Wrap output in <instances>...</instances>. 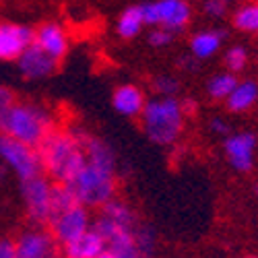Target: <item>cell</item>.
Segmentation results:
<instances>
[{
    "label": "cell",
    "mask_w": 258,
    "mask_h": 258,
    "mask_svg": "<svg viewBox=\"0 0 258 258\" xmlns=\"http://www.w3.org/2000/svg\"><path fill=\"white\" fill-rule=\"evenodd\" d=\"M41 161V171L60 184H69L79 169L87 163V155L79 137V131H64V128H52L35 147Z\"/></svg>",
    "instance_id": "obj_1"
},
{
    "label": "cell",
    "mask_w": 258,
    "mask_h": 258,
    "mask_svg": "<svg viewBox=\"0 0 258 258\" xmlns=\"http://www.w3.org/2000/svg\"><path fill=\"white\" fill-rule=\"evenodd\" d=\"M52 128H56L54 116L41 105L13 101L0 110V135L37 147Z\"/></svg>",
    "instance_id": "obj_2"
},
{
    "label": "cell",
    "mask_w": 258,
    "mask_h": 258,
    "mask_svg": "<svg viewBox=\"0 0 258 258\" xmlns=\"http://www.w3.org/2000/svg\"><path fill=\"white\" fill-rule=\"evenodd\" d=\"M139 118L147 139L161 147L176 145L186 126V112L182 101L176 97L159 95L155 99H147L145 110Z\"/></svg>",
    "instance_id": "obj_3"
},
{
    "label": "cell",
    "mask_w": 258,
    "mask_h": 258,
    "mask_svg": "<svg viewBox=\"0 0 258 258\" xmlns=\"http://www.w3.org/2000/svg\"><path fill=\"white\" fill-rule=\"evenodd\" d=\"M69 186L79 205L87 209H99L116 197L118 180L116 171H107L97 165L85 163L79 169V174L69 182Z\"/></svg>",
    "instance_id": "obj_4"
},
{
    "label": "cell",
    "mask_w": 258,
    "mask_h": 258,
    "mask_svg": "<svg viewBox=\"0 0 258 258\" xmlns=\"http://www.w3.org/2000/svg\"><path fill=\"white\" fill-rule=\"evenodd\" d=\"M145 25L165 27L171 33H182L192 21L190 0H149L141 5Z\"/></svg>",
    "instance_id": "obj_5"
},
{
    "label": "cell",
    "mask_w": 258,
    "mask_h": 258,
    "mask_svg": "<svg viewBox=\"0 0 258 258\" xmlns=\"http://www.w3.org/2000/svg\"><path fill=\"white\" fill-rule=\"evenodd\" d=\"M0 159L13 169V174L19 178V182L44 174L35 147L3 135H0Z\"/></svg>",
    "instance_id": "obj_6"
},
{
    "label": "cell",
    "mask_w": 258,
    "mask_h": 258,
    "mask_svg": "<svg viewBox=\"0 0 258 258\" xmlns=\"http://www.w3.org/2000/svg\"><path fill=\"white\" fill-rule=\"evenodd\" d=\"M50 197H52V180L46 174H39L21 182V199H23L25 213L35 225H48Z\"/></svg>",
    "instance_id": "obj_7"
},
{
    "label": "cell",
    "mask_w": 258,
    "mask_h": 258,
    "mask_svg": "<svg viewBox=\"0 0 258 258\" xmlns=\"http://www.w3.org/2000/svg\"><path fill=\"white\" fill-rule=\"evenodd\" d=\"M93 225L91 221V215H89V209L83 207V205H75L71 209H67L64 213L56 215L54 219L48 221V227H50V233L54 235V240L58 242V246H67L71 244L73 240H77L81 233H85L89 227Z\"/></svg>",
    "instance_id": "obj_8"
},
{
    "label": "cell",
    "mask_w": 258,
    "mask_h": 258,
    "mask_svg": "<svg viewBox=\"0 0 258 258\" xmlns=\"http://www.w3.org/2000/svg\"><path fill=\"white\" fill-rule=\"evenodd\" d=\"M256 147H258V139L254 133L242 131V133H233L225 137L223 143V153L229 161V165L240 171V174H248L252 171L254 163H256Z\"/></svg>",
    "instance_id": "obj_9"
},
{
    "label": "cell",
    "mask_w": 258,
    "mask_h": 258,
    "mask_svg": "<svg viewBox=\"0 0 258 258\" xmlns=\"http://www.w3.org/2000/svg\"><path fill=\"white\" fill-rule=\"evenodd\" d=\"M15 244V258H56L58 242L50 229L33 227L19 233Z\"/></svg>",
    "instance_id": "obj_10"
},
{
    "label": "cell",
    "mask_w": 258,
    "mask_h": 258,
    "mask_svg": "<svg viewBox=\"0 0 258 258\" xmlns=\"http://www.w3.org/2000/svg\"><path fill=\"white\" fill-rule=\"evenodd\" d=\"M31 41V27L13 21H0V62H15Z\"/></svg>",
    "instance_id": "obj_11"
},
{
    "label": "cell",
    "mask_w": 258,
    "mask_h": 258,
    "mask_svg": "<svg viewBox=\"0 0 258 258\" xmlns=\"http://www.w3.org/2000/svg\"><path fill=\"white\" fill-rule=\"evenodd\" d=\"M33 44L44 50L48 56H52L54 60L60 62L69 54L71 39H69L67 29H64L60 23L48 21V23H41L37 29H33Z\"/></svg>",
    "instance_id": "obj_12"
},
{
    "label": "cell",
    "mask_w": 258,
    "mask_h": 258,
    "mask_svg": "<svg viewBox=\"0 0 258 258\" xmlns=\"http://www.w3.org/2000/svg\"><path fill=\"white\" fill-rule=\"evenodd\" d=\"M19 64V71L25 79H31V81H39V79H46L50 75L56 73L58 69V60H54L52 56H48L41 48H37L33 41L23 50L17 60Z\"/></svg>",
    "instance_id": "obj_13"
},
{
    "label": "cell",
    "mask_w": 258,
    "mask_h": 258,
    "mask_svg": "<svg viewBox=\"0 0 258 258\" xmlns=\"http://www.w3.org/2000/svg\"><path fill=\"white\" fill-rule=\"evenodd\" d=\"M147 95L135 83H122L112 93V107L124 118H139L145 110Z\"/></svg>",
    "instance_id": "obj_14"
},
{
    "label": "cell",
    "mask_w": 258,
    "mask_h": 258,
    "mask_svg": "<svg viewBox=\"0 0 258 258\" xmlns=\"http://www.w3.org/2000/svg\"><path fill=\"white\" fill-rule=\"evenodd\" d=\"M83 149H85V155H87V163L97 165L101 169L107 171H116V155H114V149L107 145L103 139L89 135L85 131H79Z\"/></svg>",
    "instance_id": "obj_15"
},
{
    "label": "cell",
    "mask_w": 258,
    "mask_h": 258,
    "mask_svg": "<svg viewBox=\"0 0 258 258\" xmlns=\"http://www.w3.org/2000/svg\"><path fill=\"white\" fill-rule=\"evenodd\" d=\"M105 250V242L99 235V231L91 225L85 233H81L77 240L62 246V256L67 258H95Z\"/></svg>",
    "instance_id": "obj_16"
},
{
    "label": "cell",
    "mask_w": 258,
    "mask_h": 258,
    "mask_svg": "<svg viewBox=\"0 0 258 258\" xmlns=\"http://www.w3.org/2000/svg\"><path fill=\"white\" fill-rule=\"evenodd\" d=\"M225 41V31L221 29H201L192 33L190 37V54L195 56L199 62L209 60L217 54Z\"/></svg>",
    "instance_id": "obj_17"
},
{
    "label": "cell",
    "mask_w": 258,
    "mask_h": 258,
    "mask_svg": "<svg viewBox=\"0 0 258 258\" xmlns=\"http://www.w3.org/2000/svg\"><path fill=\"white\" fill-rule=\"evenodd\" d=\"M258 103V83L252 79L238 81L233 91L225 99V107L231 114H244Z\"/></svg>",
    "instance_id": "obj_18"
},
{
    "label": "cell",
    "mask_w": 258,
    "mask_h": 258,
    "mask_svg": "<svg viewBox=\"0 0 258 258\" xmlns=\"http://www.w3.org/2000/svg\"><path fill=\"white\" fill-rule=\"evenodd\" d=\"M99 215H101V217H105L107 221L120 225V227L135 229V227L139 225V217H137L135 209L128 205V203L116 199V197H114L112 201H107L105 205L99 207Z\"/></svg>",
    "instance_id": "obj_19"
},
{
    "label": "cell",
    "mask_w": 258,
    "mask_h": 258,
    "mask_svg": "<svg viewBox=\"0 0 258 258\" xmlns=\"http://www.w3.org/2000/svg\"><path fill=\"white\" fill-rule=\"evenodd\" d=\"M145 19L141 13V5H133V7H126L118 21H116V33L122 39H135L141 35V31L145 29Z\"/></svg>",
    "instance_id": "obj_20"
},
{
    "label": "cell",
    "mask_w": 258,
    "mask_h": 258,
    "mask_svg": "<svg viewBox=\"0 0 258 258\" xmlns=\"http://www.w3.org/2000/svg\"><path fill=\"white\" fill-rule=\"evenodd\" d=\"M231 25L242 33H258V0H244L231 11Z\"/></svg>",
    "instance_id": "obj_21"
},
{
    "label": "cell",
    "mask_w": 258,
    "mask_h": 258,
    "mask_svg": "<svg viewBox=\"0 0 258 258\" xmlns=\"http://www.w3.org/2000/svg\"><path fill=\"white\" fill-rule=\"evenodd\" d=\"M238 85V75H233L229 71L213 75L207 83V95L213 101H225L227 95L233 91V87Z\"/></svg>",
    "instance_id": "obj_22"
},
{
    "label": "cell",
    "mask_w": 258,
    "mask_h": 258,
    "mask_svg": "<svg viewBox=\"0 0 258 258\" xmlns=\"http://www.w3.org/2000/svg\"><path fill=\"white\" fill-rule=\"evenodd\" d=\"M77 199L73 195V190L69 184H60V182H52V197H50V219H54L56 215L64 213L67 209L75 207ZM48 219V221H50Z\"/></svg>",
    "instance_id": "obj_23"
},
{
    "label": "cell",
    "mask_w": 258,
    "mask_h": 258,
    "mask_svg": "<svg viewBox=\"0 0 258 258\" xmlns=\"http://www.w3.org/2000/svg\"><path fill=\"white\" fill-rule=\"evenodd\" d=\"M135 240H137V246H139V252L143 258H151L155 254V248H157V233L151 225L147 223H139L137 229H135Z\"/></svg>",
    "instance_id": "obj_24"
},
{
    "label": "cell",
    "mask_w": 258,
    "mask_h": 258,
    "mask_svg": "<svg viewBox=\"0 0 258 258\" xmlns=\"http://www.w3.org/2000/svg\"><path fill=\"white\" fill-rule=\"evenodd\" d=\"M248 62H250V54L244 46H231L225 50L223 54V64H225V69L233 75H240L242 71H246L248 67Z\"/></svg>",
    "instance_id": "obj_25"
},
{
    "label": "cell",
    "mask_w": 258,
    "mask_h": 258,
    "mask_svg": "<svg viewBox=\"0 0 258 258\" xmlns=\"http://www.w3.org/2000/svg\"><path fill=\"white\" fill-rule=\"evenodd\" d=\"M153 87L161 97H176L180 91V81L171 75H159L153 81Z\"/></svg>",
    "instance_id": "obj_26"
},
{
    "label": "cell",
    "mask_w": 258,
    "mask_h": 258,
    "mask_svg": "<svg viewBox=\"0 0 258 258\" xmlns=\"http://www.w3.org/2000/svg\"><path fill=\"white\" fill-rule=\"evenodd\" d=\"M149 44H151L153 48H167L174 44L176 39V33H171L169 29L165 27H151V31H149Z\"/></svg>",
    "instance_id": "obj_27"
},
{
    "label": "cell",
    "mask_w": 258,
    "mask_h": 258,
    "mask_svg": "<svg viewBox=\"0 0 258 258\" xmlns=\"http://www.w3.org/2000/svg\"><path fill=\"white\" fill-rule=\"evenodd\" d=\"M203 11L209 19H223L227 15V5L221 0H203Z\"/></svg>",
    "instance_id": "obj_28"
},
{
    "label": "cell",
    "mask_w": 258,
    "mask_h": 258,
    "mask_svg": "<svg viewBox=\"0 0 258 258\" xmlns=\"http://www.w3.org/2000/svg\"><path fill=\"white\" fill-rule=\"evenodd\" d=\"M209 128H211V131L217 135V137H227V135H229V124H227L223 118H211Z\"/></svg>",
    "instance_id": "obj_29"
},
{
    "label": "cell",
    "mask_w": 258,
    "mask_h": 258,
    "mask_svg": "<svg viewBox=\"0 0 258 258\" xmlns=\"http://www.w3.org/2000/svg\"><path fill=\"white\" fill-rule=\"evenodd\" d=\"M15 101V93L7 87V85H0V110H5L7 105H11Z\"/></svg>",
    "instance_id": "obj_30"
},
{
    "label": "cell",
    "mask_w": 258,
    "mask_h": 258,
    "mask_svg": "<svg viewBox=\"0 0 258 258\" xmlns=\"http://www.w3.org/2000/svg\"><path fill=\"white\" fill-rule=\"evenodd\" d=\"M0 258H15V244L13 240H0Z\"/></svg>",
    "instance_id": "obj_31"
},
{
    "label": "cell",
    "mask_w": 258,
    "mask_h": 258,
    "mask_svg": "<svg viewBox=\"0 0 258 258\" xmlns=\"http://www.w3.org/2000/svg\"><path fill=\"white\" fill-rule=\"evenodd\" d=\"M95 258H116V256H114L110 250H103V252H101V254H97Z\"/></svg>",
    "instance_id": "obj_32"
},
{
    "label": "cell",
    "mask_w": 258,
    "mask_h": 258,
    "mask_svg": "<svg viewBox=\"0 0 258 258\" xmlns=\"http://www.w3.org/2000/svg\"><path fill=\"white\" fill-rule=\"evenodd\" d=\"M221 3H225L227 7H231V5H240V3H244V0H221Z\"/></svg>",
    "instance_id": "obj_33"
},
{
    "label": "cell",
    "mask_w": 258,
    "mask_h": 258,
    "mask_svg": "<svg viewBox=\"0 0 258 258\" xmlns=\"http://www.w3.org/2000/svg\"><path fill=\"white\" fill-rule=\"evenodd\" d=\"M242 258H258V256H252V254H246V256H242Z\"/></svg>",
    "instance_id": "obj_34"
},
{
    "label": "cell",
    "mask_w": 258,
    "mask_h": 258,
    "mask_svg": "<svg viewBox=\"0 0 258 258\" xmlns=\"http://www.w3.org/2000/svg\"><path fill=\"white\" fill-rule=\"evenodd\" d=\"M256 58H258V52H256Z\"/></svg>",
    "instance_id": "obj_35"
},
{
    "label": "cell",
    "mask_w": 258,
    "mask_h": 258,
    "mask_svg": "<svg viewBox=\"0 0 258 258\" xmlns=\"http://www.w3.org/2000/svg\"><path fill=\"white\" fill-rule=\"evenodd\" d=\"M62 258H67V256H62Z\"/></svg>",
    "instance_id": "obj_36"
},
{
    "label": "cell",
    "mask_w": 258,
    "mask_h": 258,
    "mask_svg": "<svg viewBox=\"0 0 258 258\" xmlns=\"http://www.w3.org/2000/svg\"><path fill=\"white\" fill-rule=\"evenodd\" d=\"M256 192H258V188H256Z\"/></svg>",
    "instance_id": "obj_37"
}]
</instances>
